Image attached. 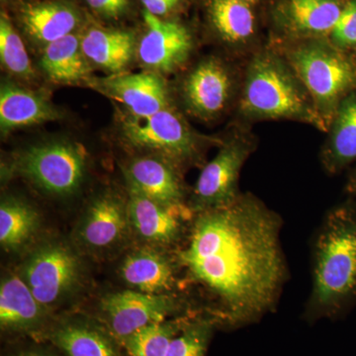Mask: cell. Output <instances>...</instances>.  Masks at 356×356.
Returning <instances> with one entry per match:
<instances>
[{
  "label": "cell",
  "mask_w": 356,
  "mask_h": 356,
  "mask_svg": "<svg viewBox=\"0 0 356 356\" xmlns=\"http://www.w3.org/2000/svg\"><path fill=\"white\" fill-rule=\"evenodd\" d=\"M65 356H122V344L104 325L70 317L50 325L44 336Z\"/></svg>",
  "instance_id": "cell-17"
},
{
  "label": "cell",
  "mask_w": 356,
  "mask_h": 356,
  "mask_svg": "<svg viewBox=\"0 0 356 356\" xmlns=\"http://www.w3.org/2000/svg\"><path fill=\"white\" fill-rule=\"evenodd\" d=\"M41 219L38 211L15 196H6L0 204V245L7 252L27 250L36 240Z\"/></svg>",
  "instance_id": "cell-23"
},
{
  "label": "cell",
  "mask_w": 356,
  "mask_h": 356,
  "mask_svg": "<svg viewBox=\"0 0 356 356\" xmlns=\"http://www.w3.org/2000/svg\"><path fill=\"white\" fill-rule=\"evenodd\" d=\"M99 308L105 327L122 343L147 325L178 317L184 302L175 293L149 294L127 289L103 296Z\"/></svg>",
  "instance_id": "cell-7"
},
{
  "label": "cell",
  "mask_w": 356,
  "mask_h": 356,
  "mask_svg": "<svg viewBox=\"0 0 356 356\" xmlns=\"http://www.w3.org/2000/svg\"><path fill=\"white\" fill-rule=\"evenodd\" d=\"M131 233L127 200L106 192L88 204L74 229V241L84 252L99 254L120 247Z\"/></svg>",
  "instance_id": "cell-11"
},
{
  "label": "cell",
  "mask_w": 356,
  "mask_h": 356,
  "mask_svg": "<svg viewBox=\"0 0 356 356\" xmlns=\"http://www.w3.org/2000/svg\"><path fill=\"white\" fill-rule=\"evenodd\" d=\"M0 58L4 67L14 76L27 79L34 76L25 44L3 13L0 17Z\"/></svg>",
  "instance_id": "cell-29"
},
{
  "label": "cell",
  "mask_w": 356,
  "mask_h": 356,
  "mask_svg": "<svg viewBox=\"0 0 356 356\" xmlns=\"http://www.w3.org/2000/svg\"><path fill=\"white\" fill-rule=\"evenodd\" d=\"M331 35L332 42L337 46L356 44V0L346 2Z\"/></svg>",
  "instance_id": "cell-30"
},
{
  "label": "cell",
  "mask_w": 356,
  "mask_h": 356,
  "mask_svg": "<svg viewBox=\"0 0 356 356\" xmlns=\"http://www.w3.org/2000/svg\"><path fill=\"white\" fill-rule=\"evenodd\" d=\"M346 4L343 0H285L281 23L296 36H323L332 33Z\"/></svg>",
  "instance_id": "cell-21"
},
{
  "label": "cell",
  "mask_w": 356,
  "mask_h": 356,
  "mask_svg": "<svg viewBox=\"0 0 356 356\" xmlns=\"http://www.w3.org/2000/svg\"><path fill=\"white\" fill-rule=\"evenodd\" d=\"M241 112L252 119H294L325 131L329 128L291 65L273 53L250 62Z\"/></svg>",
  "instance_id": "cell-3"
},
{
  "label": "cell",
  "mask_w": 356,
  "mask_h": 356,
  "mask_svg": "<svg viewBox=\"0 0 356 356\" xmlns=\"http://www.w3.org/2000/svg\"><path fill=\"white\" fill-rule=\"evenodd\" d=\"M308 317H332L356 301V208L327 213L313 245Z\"/></svg>",
  "instance_id": "cell-2"
},
{
  "label": "cell",
  "mask_w": 356,
  "mask_h": 356,
  "mask_svg": "<svg viewBox=\"0 0 356 356\" xmlns=\"http://www.w3.org/2000/svg\"><path fill=\"white\" fill-rule=\"evenodd\" d=\"M348 191L356 195V172L353 173L350 178V184H348Z\"/></svg>",
  "instance_id": "cell-34"
},
{
  "label": "cell",
  "mask_w": 356,
  "mask_h": 356,
  "mask_svg": "<svg viewBox=\"0 0 356 356\" xmlns=\"http://www.w3.org/2000/svg\"><path fill=\"white\" fill-rule=\"evenodd\" d=\"M221 324L216 315L195 316L189 318L168 348L166 356H206L213 334Z\"/></svg>",
  "instance_id": "cell-28"
},
{
  "label": "cell",
  "mask_w": 356,
  "mask_h": 356,
  "mask_svg": "<svg viewBox=\"0 0 356 356\" xmlns=\"http://www.w3.org/2000/svg\"><path fill=\"white\" fill-rule=\"evenodd\" d=\"M252 151V143L243 137L222 145L199 175L189 207L193 214L225 207L240 197L238 177Z\"/></svg>",
  "instance_id": "cell-9"
},
{
  "label": "cell",
  "mask_w": 356,
  "mask_h": 356,
  "mask_svg": "<svg viewBox=\"0 0 356 356\" xmlns=\"http://www.w3.org/2000/svg\"><path fill=\"white\" fill-rule=\"evenodd\" d=\"M9 356H60V355L55 351L48 350V348L33 346V348H23V350L15 351Z\"/></svg>",
  "instance_id": "cell-33"
},
{
  "label": "cell",
  "mask_w": 356,
  "mask_h": 356,
  "mask_svg": "<svg viewBox=\"0 0 356 356\" xmlns=\"http://www.w3.org/2000/svg\"><path fill=\"white\" fill-rule=\"evenodd\" d=\"M147 31L140 39V62L154 72H172L184 64L192 49L188 29L180 23L163 21L144 11Z\"/></svg>",
  "instance_id": "cell-13"
},
{
  "label": "cell",
  "mask_w": 356,
  "mask_h": 356,
  "mask_svg": "<svg viewBox=\"0 0 356 356\" xmlns=\"http://www.w3.org/2000/svg\"><path fill=\"white\" fill-rule=\"evenodd\" d=\"M147 13L154 16H165L175 10L182 0H140Z\"/></svg>",
  "instance_id": "cell-32"
},
{
  "label": "cell",
  "mask_w": 356,
  "mask_h": 356,
  "mask_svg": "<svg viewBox=\"0 0 356 356\" xmlns=\"http://www.w3.org/2000/svg\"><path fill=\"white\" fill-rule=\"evenodd\" d=\"M51 311L34 296L18 273H6L0 283V327L13 334L43 337Z\"/></svg>",
  "instance_id": "cell-12"
},
{
  "label": "cell",
  "mask_w": 356,
  "mask_h": 356,
  "mask_svg": "<svg viewBox=\"0 0 356 356\" xmlns=\"http://www.w3.org/2000/svg\"><path fill=\"white\" fill-rule=\"evenodd\" d=\"M127 203L132 234L145 245L166 250L186 238L194 216L191 208L159 202L130 186Z\"/></svg>",
  "instance_id": "cell-10"
},
{
  "label": "cell",
  "mask_w": 356,
  "mask_h": 356,
  "mask_svg": "<svg viewBox=\"0 0 356 356\" xmlns=\"http://www.w3.org/2000/svg\"><path fill=\"white\" fill-rule=\"evenodd\" d=\"M331 127L322 163L327 172L336 173L356 161V93H350L341 102Z\"/></svg>",
  "instance_id": "cell-24"
},
{
  "label": "cell",
  "mask_w": 356,
  "mask_h": 356,
  "mask_svg": "<svg viewBox=\"0 0 356 356\" xmlns=\"http://www.w3.org/2000/svg\"><path fill=\"white\" fill-rule=\"evenodd\" d=\"M287 58L318 113L331 125L337 107L355 86V67L337 49L320 40L299 44Z\"/></svg>",
  "instance_id": "cell-4"
},
{
  "label": "cell",
  "mask_w": 356,
  "mask_h": 356,
  "mask_svg": "<svg viewBox=\"0 0 356 356\" xmlns=\"http://www.w3.org/2000/svg\"><path fill=\"white\" fill-rule=\"evenodd\" d=\"M128 186L168 205H184L182 181L172 161L163 156H138L124 170Z\"/></svg>",
  "instance_id": "cell-18"
},
{
  "label": "cell",
  "mask_w": 356,
  "mask_h": 356,
  "mask_svg": "<svg viewBox=\"0 0 356 356\" xmlns=\"http://www.w3.org/2000/svg\"><path fill=\"white\" fill-rule=\"evenodd\" d=\"M60 118V112L46 96L9 81L2 83L0 89L2 134Z\"/></svg>",
  "instance_id": "cell-19"
},
{
  "label": "cell",
  "mask_w": 356,
  "mask_h": 356,
  "mask_svg": "<svg viewBox=\"0 0 356 356\" xmlns=\"http://www.w3.org/2000/svg\"><path fill=\"white\" fill-rule=\"evenodd\" d=\"M81 49L89 63L111 74H121L135 54L136 39L125 30L92 27L81 38Z\"/></svg>",
  "instance_id": "cell-22"
},
{
  "label": "cell",
  "mask_w": 356,
  "mask_h": 356,
  "mask_svg": "<svg viewBox=\"0 0 356 356\" xmlns=\"http://www.w3.org/2000/svg\"><path fill=\"white\" fill-rule=\"evenodd\" d=\"M14 173L26 178L44 193L58 197L74 195L86 175L83 147L58 140L28 147L14 159Z\"/></svg>",
  "instance_id": "cell-6"
},
{
  "label": "cell",
  "mask_w": 356,
  "mask_h": 356,
  "mask_svg": "<svg viewBox=\"0 0 356 356\" xmlns=\"http://www.w3.org/2000/svg\"><path fill=\"white\" fill-rule=\"evenodd\" d=\"M282 225L252 194L194 214L177 259L217 300L221 324L243 327L275 309L288 278Z\"/></svg>",
  "instance_id": "cell-1"
},
{
  "label": "cell",
  "mask_w": 356,
  "mask_h": 356,
  "mask_svg": "<svg viewBox=\"0 0 356 356\" xmlns=\"http://www.w3.org/2000/svg\"><path fill=\"white\" fill-rule=\"evenodd\" d=\"M25 32L44 46L74 34L81 22V13L67 2L44 1L26 4L21 11Z\"/></svg>",
  "instance_id": "cell-20"
},
{
  "label": "cell",
  "mask_w": 356,
  "mask_h": 356,
  "mask_svg": "<svg viewBox=\"0 0 356 356\" xmlns=\"http://www.w3.org/2000/svg\"><path fill=\"white\" fill-rule=\"evenodd\" d=\"M96 86L104 95L120 102L130 116L146 118L168 107L166 84L158 72L111 74L95 81Z\"/></svg>",
  "instance_id": "cell-14"
},
{
  "label": "cell",
  "mask_w": 356,
  "mask_h": 356,
  "mask_svg": "<svg viewBox=\"0 0 356 356\" xmlns=\"http://www.w3.org/2000/svg\"><path fill=\"white\" fill-rule=\"evenodd\" d=\"M233 81L226 65L216 58H207L196 65L184 83L187 108L201 119L216 117L231 99Z\"/></svg>",
  "instance_id": "cell-15"
},
{
  "label": "cell",
  "mask_w": 356,
  "mask_h": 356,
  "mask_svg": "<svg viewBox=\"0 0 356 356\" xmlns=\"http://www.w3.org/2000/svg\"><path fill=\"white\" fill-rule=\"evenodd\" d=\"M189 316H178L138 330L121 344L129 356H166L173 339L188 322Z\"/></svg>",
  "instance_id": "cell-27"
},
{
  "label": "cell",
  "mask_w": 356,
  "mask_h": 356,
  "mask_svg": "<svg viewBox=\"0 0 356 356\" xmlns=\"http://www.w3.org/2000/svg\"><path fill=\"white\" fill-rule=\"evenodd\" d=\"M18 273L40 303L51 311L81 287L83 264L76 248L53 238L32 248Z\"/></svg>",
  "instance_id": "cell-5"
},
{
  "label": "cell",
  "mask_w": 356,
  "mask_h": 356,
  "mask_svg": "<svg viewBox=\"0 0 356 356\" xmlns=\"http://www.w3.org/2000/svg\"><path fill=\"white\" fill-rule=\"evenodd\" d=\"M40 65L46 76L57 83H81L89 79L90 72L81 38L74 33L44 46Z\"/></svg>",
  "instance_id": "cell-25"
},
{
  "label": "cell",
  "mask_w": 356,
  "mask_h": 356,
  "mask_svg": "<svg viewBox=\"0 0 356 356\" xmlns=\"http://www.w3.org/2000/svg\"><path fill=\"white\" fill-rule=\"evenodd\" d=\"M122 134L129 144L172 161H185L197 153V137L172 109L161 110L146 118L129 116L122 122Z\"/></svg>",
  "instance_id": "cell-8"
},
{
  "label": "cell",
  "mask_w": 356,
  "mask_h": 356,
  "mask_svg": "<svg viewBox=\"0 0 356 356\" xmlns=\"http://www.w3.org/2000/svg\"><path fill=\"white\" fill-rule=\"evenodd\" d=\"M209 15L213 27L228 43H245L254 35V16L245 0H211Z\"/></svg>",
  "instance_id": "cell-26"
},
{
  "label": "cell",
  "mask_w": 356,
  "mask_h": 356,
  "mask_svg": "<svg viewBox=\"0 0 356 356\" xmlns=\"http://www.w3.org/2000/svg\"><path fill=\"white\" fill-rule=\"evenodd\" d=\"M95 13L105 18L121 17L127 13L130 0H86Z\"/></svg>",
  "instance_id": "cell-31"
},
{
  "label": "cell",
  "mask_w": 356,
  "mask_h": 356,
  "mask_svg": "<svg viewBox=\"0 0 356 356\" xmlns=\"http://www.w3.org/2000/svg\"><path fill=\"white\" fill-rule=\"evenodd\" d=\"M177 261L163 250L144 245L129 252L119 266L128 289L149 294H172L177 287Z\"/></svg>",
  "instance_id": "cell-16"
}]
</instances>
